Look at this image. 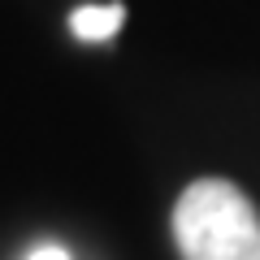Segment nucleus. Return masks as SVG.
<instances>
[{
    "instance_id": "1",
    "label": "nucleus",
    "mask_w": 260,
    "mask_h": 260,
    "mask_svg": "<svg viewBox=\"0 0 260 260\" xmlns=\"http://www.w3.org/2000/svg\"><path fill=\"white\" fill-rule=\"evenodd\" d=\"M182 260H260V217L225 178H200L174 204Z\"/></svg>"
},
{
    "instance_id": "2",
    "label": "nucleus",
    "mask_w": 260,
    "mask_h": 260,
    "mask_svg": "<svg viewBox=\"0 0 260 260\" xmlns=\"http://www.w3.org/2000/svg\"><path fill=\"white\" fill-rule=\"evenodd\" d=\"M121 22H126V5H78L74 13H70V30H74L83 44H104V39H113L121 30Z\"/></svg>"
},
{
    "instance_id": "3",
    "label": "nucleus",
    "mask_w": 260,
    "mask_h": 260,
    "mask_svg": "<svg viewBox=\"0 0 260 260\" xmlns=\"http://www.w3.org/2000/svg\"><path fill=\"white\" fill-rule=\"evenodd\" d=\"M26 260H70V251L56 247V243H39V247H30Z\"/></svg>"
}]
</instances>
